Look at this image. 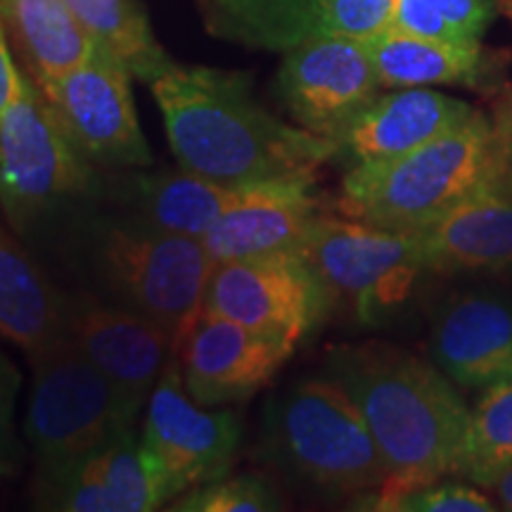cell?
Masks as SVG:
<instances>
[{"label":"cell","mask_w":512,"mask_h":512,"mask_svg":"<svg viewBox=\"0 0 512 512\" xmlns=\"http://www.w3.org/2000/svg\"><path fill=\"white\" fill-rule=\"evenodd\" d=\"M178 166L223 185L311 176L335 159V143L285 124L259 105L252 76L181 67L150 83Z\"/></svg>","instance_id":"obj_1"},{"label":"cell","mask_w":512,"mask_h":512,"mask_svg":"<svg viewBox=\"0 0 512 512\" xmlns=\"http://www.w3.org/2000/svg\"><path fill=\"white\" fill-rule=\"evenodd\" d=\"M328 377L354 399L387 467V482L368 496L460 477L472 406L434 363L363 344L332 351Z\"/></svg>","instance_id":"obj_2"},{"label":"cell","mask_w":512,"mask_h":512,"mask_svg":"<svg viewBox=\"0 0 512 512\" xmlns=\"http://www.w3.org/2000/svg\"><path fill=\"white\" fill-rule=\"evenodd\" d=\"M505 157L494 121L477 110L465 124L406 155L344 171L339 211L380 228L418 233Z\"/></svg>","instance_id":"obj_3"},{"label":"cell","mask_w":512,"mask_h":512,"mask_svg":"<svg viewBox=\"0 0 512 512\" xmlns=\"http://www.w3.org/2000/svg\"><path fill=\"white\" fill-rule=\"evenodd\" d=\"M266 439L287 472L325 494L363 498L387 482L366 418L332 377L294 384L268 403Z\"/></svg>","instance_id":"obj_4"},{"label":"cell","mask_w":512,"mask_h":512,"mask_svg":"<svg viewBox=\"0 0 512 512\" xmlns=\"http://www.w3.org/2000/svg\"><path fill=\"white\" fill-rule=\"evenodd\" d=\"M29 363L34 382L24 434L38 458V472L81 463L133 427L112 382L67 335Z\"/></svg>","instance_id":"obj_5"},{"label":"cell","mask_w":512,"mask_h":512,"mask_svg":"<svg viewBox=\"0 0 512 512\" xmlns=\"http://www.w3.org/2000/svg\"><path fill=\"white\" fill-rule=\"evenodd\" d=\"M98 256L107 283L126 299L128 309L169 330L176 354L204 309V294L216 266L204 242L147 223H131L107 230Z\"/></svg>","instance_id":"obj_6"},{"label":"cell","mask_w":512,"mask_h":512,"mask_svg":"<svg viewBox=\"0 0 512 512\" xmlns=\"http://www.w3.org/2000/svg\"><path fill=\"white\" fill-rule=\"evenodd\" d=\"M38 83L0 114V209L17 233L43 219L57 204L86 192L91 166Z\"/></svg>","instance_id":"obj_7"},{"label":"cell","mask_w":512,"mask_h":512,"mask_svg":"<svg viewBox=\"0 0 512 512\" xmlns=\"http://www.w3.org/2000/svg\"><path fill=\"white\" fill-rule=\"evenodd\" d=\"M299 256L316 273L330 306L347 304L361 320L394 309L427 273L415 233L318 216Z\"/></svg>","instance_id":"obj_8"},{"label":"cell","mask_w":512,"mask_h":512,"mask_svg":"<svg viewBox=\"0 0 512 512\" xmlns=\"http://www.w3.org/2000/svg\"><path fill=\"white\" fill-rule=\"evenodd\" d=\"M240 418L197 403L185 392L176 358L159 375L147 399L143 441L164 494L174 501L185 491L226 477L240 446Z\"/></svg>","instance_id":"obj_9"},{"label":"cell","mask_w":512,"mask_h":512,"mask_svg":"<svg viewBox=\"0 0 512 512\" xmlns=\"http://www.w3.org/2000/svg\"><path fill=\"white\" fill-rule=\"evenodd\" d=\"M204 309L297 349L330 299L302 256L280 254L216 264Z\"/></svg>","instance_id":"obj_10"},{"label":"cell","mask_w":512,"mask_h":512,"mask_svg":"<svg viewBox=\"0 0 512 512\" xmlns=\"http://www.w3.org/2000/svg\"><path fill=\"white\" fill-rule=\"evenodd\" d=\"M88 162L114 169H143L152 162L136 102L131 74L102 46L81 67L41 86Z\"/></svg>","instance_id":"obj_11"},{"label":"cell","mask_w":512,"mask_h":512,"mask_svg":"<svg viewBox=\"0 0 512 512\" xmlns=\"http://www.w3.org/2000/svg\"><path fill=\"white\" fill-rule=\"evenodd\" d=\"M392 10L394 0H197L207 34L283 55L320 38L380 34Z\"/></svg>","instance_id":"obj_12"},{"label":"cell","mask_w":512,"mask_h":512,"mask_svg":"<svg viewBox=\"0 0 512 512\" xmlns=\"http://www.w3.org/2000/svg\"><path fill=\"white\" fill-rule=\"evenodd\" d=\"M382 91L363 38L335 36L283 55L275 95L290 119L320 138H335Z\"/></svg>","instance_id":"obj_13"},{"label":"cell","mask_w":512,"mask_h":512,"mask_svg":"<svg viewBox=\"0 0 512 512\" xmlns=\"http://www.w3.org/2000/svg\"><path fill=\"white\" fill-rule=\"evenodd\" d=\"M294 347L202 309L174 354L185 392L202 406L245 401L278 375Z\"/></svg>","instance_id":"obj_14"},{"label":"cell","mask_w":512,"mask_h":512,"mask_svg":"<svg viewBox=\"0 0 512 512\" xmlns=\"http://www.w3.org/2000/svg\"><path fill=\"white\" fill-rule=\"evenodd\" d=\"M64 335L112 382L131 420H136L159 375L174 358L169 330L143 313L114 309L93 299L67 306Z\"/></svg>","instance_id":"obj_15"},{"label":"cell","mask_w":512,"mask_h":512,"mask_svg":"<svg viewBox=\"0 0 512 512\" xmlns=\"http://www.w3.org/2000/svg\"><path fill=\"white\" fill-rule=\"evenodd\" d=\"M415 238L427 273H496L512 268L510 159L494 166Z\"/></svg>","instance_id":"obj_16"},{"label":"cell","mask_w":512,"mask_h":512,"mask_svg":"<svg viewBox=\"0 0 512 512\" xmlns=\"http://www.w3.org/2000/svg\"><path fill=\"white\" fill-rule=\"evenodd\" d=\"M313 185L316 174L247 185L240 200L204 235L214 264L302 252L320 216Z\"/></svg>","instance_id":"obj_17"},{"label":"cell","mask_w":512,"mask_h":512,"mask_svg":"<svg viewBox=\"0 0 512 512\" xmlns=\"http://www.w3.org/2000/svg\"><path fill=\"white\" fill-rule=\"evenodd\" d=\"M470 102L434 88H394L373 100L332 138L335 159L344 169L380 164L453 131L475 117Z\"/></svg>","instance_id":"obj_18"},{"label":"cell","mask_w":512,"mask_h":512,"mask_svg":"<svg viewBox=\"0 0 512 512\" xmlns=\"http://www.w3.org/2000/svg\"><path fill=\"white\" fill-rule=\"evenodd\" d=\"M432 363L456 387L482 389L512 375V304L494 294L446 299L432 320Z\"/></svg>","instance_id":"obj_19"},{"label":"cell","mask_w":512,"mask_h":512,"mask_svg":"<svg viewBox=\"0 0 512 512\" xmlns=\"http://www.w3.org/2000/svg\"><path fill=\"white\" fill-rule=\"evenodd\" d=\"M373 57L382 88H432L463 86L491 91L501 81L508 57L494 50L463 43L432 41L387 27L363 38Z\"/></svg>","instance_id":"obj_20"},{"label":"cell","mask_w":512,"mask_h":512,"mask_svg":"<svg viewBox=\"0 0 512 512\" xmlns=\"http://www.w3.org/2000/svg\"><path fill=\"white\" fill-rule=\"evenodd\" d=\"M64 325L67 302L0 223V335L34 361L64 335Z\"/></svg>","instance_id":"obj_21"},{"label":"cell","mask_w":512,"mask_h":512,"mask_svg":"<svg viewBox=\"0 0 512 512\" xmlns=\"http://www.w3.org/2000/svg\"><path fill=\"white\" fill-rule=\"evenodd\" d=\"M0 17L10 24L38 86L81 67L98 48L67 0H0Z\"/></svg>","instance_id":"obj_22"},{"label":"cell","mask_w":512,"mask_h":512,"mask_svg":"<svg viewBox=\"0 0 512 512\" xmlns=\"http://www.w3.org/2000/svg\"><path fill=\"white\" fill-rule=\"evenodd\" d=\"M247 185H223L195 171L169 169L140 178L143 223L166 233L204 240L226 211L240 200Z\"/></svg>","instance_id":"obj_23"},{"label":"cell","mask_w":512,"mask_h":512,"mask_svg":"<svg viewBox=\"0 0 512 512\" xmlns=\"http://www.w3.org/2000/svg\"><path fill=\"white\" fill-rule=\"evenodd\" d=\"M67 5L93 41L110 50L133 79L155 83L176 67L136 0H67Z\"/></svg>","instance_id":"obj_24"},{"label":"cell","mask_w":512,"mask_h":512,"mask_svg":"<svg viewBox=\"0 0 512 512\" xmlns=\"http://www.w3.org/2000/svg\"><path fill=\"white\" fill-rule=\"evenodd\" d=\"M501 12V0H394L389 27L432 41L479 46Z\"/></svg>","instance_id":"obj_25"},{"label":"cell","mask_w":512,"mask_h":512,"mask_svg":"<svg viewBox=\"0 0 512 512\" xmlns=\"http://www.w3.org/2000/svg\"><path fill=\"white\" fill-rule=\"evenodd\" d=\"M98 472L107 512H150L169 503L143 441L133 430L98 453Z\"/></svg>","instance_id":"obj_26"},{"label":"cell","mask_w":512,"mask_h":512,"mask_svg":"<svg viewBox=\"0 0 512 512\" xmlns=\"http://www.w3.org/2000/svg\"><path fill=\"white\" fill-rule=\"evenodd\" d=\"M512 463V375L479 392L470 413L460 479L475 482L484 472Z\"/></svg>","instance_id":"obj_27"},{"label":"cell","mask_w":512,"mask_h":512,"mask_svg":"<svg viewBox=\"0 0 512 512\" xmlns=\"http://www.w3.org/2000/svg\"><path fill=\"white\" fill-rule=\"evenodd\" d=\"M358 508L375 512H494L498 505L484 489L460 477L413 486L392 496H363Z\"/></svg>","instance_id":"obj_28"},{"label":"cell","mask_w":512,"mask_h":512,"mask_svg":"<svg viewBox=\"0 0 512 512\" xmlns=\"http://www.w3.org/2000/svg\"><path fill=\"white\" fill-rule=\"evenodd\" d=\"M283 503L264 479L256 475L221 477L178 496L169 510L178 512H268Z\"/></svg>","instance_id":"obj_29"},{"label":"cell","mask_w":512,"mask_h":512,"mask_svg":"<svg viewBox=\"0 0 512 512\" xmlns=\"http://www.w3.org/2000/svg\"><path fill=\"white\" fill-rule=\"evenodd\" d=\"M19 389V373L15 366L0 354V458L10 463L15 451V432H12V415H15V399Z\"/></svg>","instance_id":"obj_30"},{"label":"cell","mask_w":512,"mask_h":512,"mask_svg":"<svg viewBox=\"0 0 512 512\" xmlns=\"http://www.w3.org/2000/svg\"><path fill=\"white\" fill-rule=\"evenodd\" d=\"M24 76L19 74V69L12 62L8 41H5L3 31V17H0V114H3L8 107L19 98L24 88Z\"/></svg>","instance_id":"obj_31"},{"label":"cell","mask_w":512,"mask_h":512,"mask_svg":"<svg viewBox=\"0 0 512 512\" xmlns=\"http://www.w3.org/2000/svg\"><path fill=\"white\" fill-rule=\"evenodd\" d=\"M472 484H477L484 491H491V498L498 503V508L512 512V463L484 472Z\"/></svg>","instance_id":"obj_32"},{"label":"cell","mask_w":512,"mask_h":512,"mask_svg":"<svg viewBox=\"0 0 512 512\" xmlns=\"http://www.w3.org/2000/svg\"><path fill=\"white\" fill-rule=\"evenodd\" d=\"M494 128H496V136L501 140L505 155L512 162V95H508L501 105H498V110L494 114Z\"/></svg>","instance_id":"obj_33"},{"label":"cell","mask_w":512,"mask_h":512,"mask_svg":"<svg viewBox=\"0 0 512 512\" xmlns=\"http://www.w3.org/2000/svg\"><path fill=\"white\" fill-rule=\"evenodd\" d=\"M501 12L512 19V0H501Z\"/></svg>","instance_id":"obj_34"},{"label":"cell","mask_w":512,"mask_h":512,"mask_svg":"<svg viewBox=\"0 0 512 512\" xmlns=\"http://www.w3.org/2000/svg\"><path fill=\"white\" fill-rule=\"evenodd\" d=\"M5 467H8V463H5L3 458H0V477H3V472H5Z\"/></svg>","instance_id":"obj_35"}]
</instances>
